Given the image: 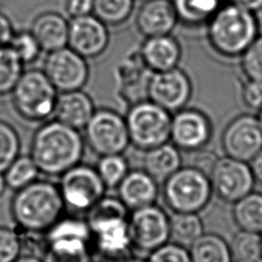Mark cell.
Returning a JSON list of instances; mask_svg holds the SVG:
<instances>
[{
  "mask_svg": "<svg viewBox=\"0 0 262 262\" xmlns=\"http://www.w3.org/2000/svg\"><path fill=\"white\" fill-rule=\"evenodd\" d=\"M85 140L80 131L55 119L45 121L34 133L30 156L40 173L60 176L80 164Z\"/></svg>",
  "mask_w": 262,
  "mask_h": 262,
  "instance_id": "cell-1",
  "label": "cell"
},
{
  "mask_svg": "<svg viewBox=\"0 0 262 262\" xmlns=\"http://www.w3.org/2000/svg\"><path fill=\"white\" fill-rule=\"evenodd\" d=\"M128 217V208L118 196H102L86 213L91 243L102 259L124 262L131 257Z\"/></svg>",
  "mask_w": 262,
  "mask_h": 262,
  "instance_id": "cell-2",
  "label": "cell"
},
{
  "mask_svg": "<svg viewBox=\"0 0 262 262\" xmlns=\"http://www.w3.org/2000/svg\"><path fill=\"white\" fill-rule=\"evenodd\" d=\"M66 209L58 185L36 180L15 190L10 213L15 224L29 233H45L62 216Z\"/></svg>",
  "mask_w": 262,
  "mask_h": 262,
  "instance_id": "cell-3",
  "label": "cell"
},
{
  "mask_svg": "<svg viewBox=\"0 0 262 262\" xmlns=\"http://www.w3.org/2000/svg\"><path fill=\"white\" fill-rule=\"evenodd\" d=\"M259 35L255 12L230 1L223 2L207 23V38L212 49L221 56H241Z\"/></svg>",
  "mask_w": 262,
  "mask_h": 262,
  "instance_id": "cell-4",
  "label": "cell"
},
{
  "mask_svg": "<svg viewBox=\"0 0 262 262\" xmlns=\"http://www.w3.org/2000/svg\"><path fill=\"white\" fill-rule=\"evenodd\" d=\"M212 194L209 176L189 165L181 166L163 182V199L173 213H200Z\"/></svg>",
  "mask_w": 262,
  "mask_h": 262,
  "instance_id": "cell-5",
  "label": "cell"
},
{
  "mask_svg": "<svg viewBox=\"0 0 262 262\" xmlns=\"http://www.w3.org/2000/svg\"><path fill=\"white\" fill-rule=\"evenodd\" d=\"M58 92L42 70L24 71L11 91L13 107L24 120L45 122L53 117Z\"/></svg>",
  "mask_w": 262,
  "mask_h": 262,
  "instance_id": "cell-6",
  "label": "cell"
},
{
  "mask_svg": "<svg viewBox=\"0 0 262 262\" xmlns=\"http://www.w3.org/2000/svg\"><path fill=\"white\" fill-rule=\"evenodd\" d=\"M172 114L149 99L132 103L125 121L130 144L145 151L170 141Z\"/></svg>",
  "mask_w": 262,
  "mask_h": 262,
  "instance_id": "cell-7",
  "label": "cell"
},
{
  "mask_svg": "<svg viewBox=\"0 0 262 262\" xmlns=\"http://www.w3.org/2000/svg\"><path fill=\"white\" fill-rule=\"evenodd\" d=\"M84 131L85 144L99 157L124 154L130 145L125 118L111 108L96 110Z\"/></svg>",
  "mask_w": 262,
  "mask_h": 262,
  "instance_id": "cell-8",
  "label": "cell"
},
{
  "mask_svg": "<svg viewBox=\"0 0 262 262\" xmlns=\"http://www.w3.org/2000/svg\"><path fill=\"white\" fill-rule=\"evenodd\" d=\"M58 188L66 208L86 214L104 195L106 187L95 168L80 163L60 175Z\"/></svg>",
  "mask_w": 262,
  "mask_h": 262,
  "instance_id": "cell-9",
  "label": "cell"
},
{
  "mask_svg": "<svg viewBox=\"0 0 262 262\" xmlns=\"http://www.w3.org/2000/svg\"><path fill=\"white\" fill-rule=\"evenodd\" d=\"M128 225L132 246L140 252L150 253L171 238L170 217L156 204L133 210Z\"/></svg>",
  "mask_w": 262,
  "mask_h": 262,
  "instance_id": "cell-10",
  "label": "cell"
},
{
  "mask_svg": "<svg viewBox=\"0 0 262 262\" xmlns=\"http://www.w3.org/2000/svg\"><path fill=\"white\" fill-rule=\"evenodd\" d=\"M42 71L57 92L82 89L89 79L87 59L69 46L48 52Z\"/></svg>",
  "mask_w": 262,
  "mask_h": 262,
  "instance_id": "cell-11",
  "label": "cell"
},
{
  "mask_svg": "<svg viewBox=\"0 0 262 262\" xmlns=\"http://www.w3.org/2000/svg\"><path fill=\"white\" fill-rule=\"evenodd\" d=\"M209 178L213 193L229 204L253 191L256 182L249 163L227 156L218 159Z\"/></svg>",
  "mask_w": 262,
  "mask_h": 262,
  "instance_id": "cell-12",
  "label": "cell"
},
{
  "mask_svg": "<svg viewBox=\"0 0 262 262\" xmlns=\"http://www.w3.org/2000/svg\"><path fill=\"white\" fill-rule=\"evenodd\" d=\"M221 145L225 156L249 163L262 148V128L258 118L243 114L224 128Z\"/></svg>",
  "mask_w": 262,
  "mask_h": 262,
  "instance_id": "cell-13",
  "label": "cell"
},
{
  "mask_svg": "<svg viewBox=\"0 0 262 262\" xmlns=\"http://www.w3.org/2000/svg\"><path fill=\"white\" fill-rule=\"evenodd\" d=\"M192 94V83L180 68L152 73L147 85V99L171 114L186 106Z\"/></svg>",
  "mask_w": 262,
  "mask_h": 262,
  "instance_id": "cell-14",
  "label": "cell"
},
{
  "mask_svg": "<svg viewBox=\"0 0 262 262\" xmlns=\"http://www.w3.org/2000/svg\"><path fill=\"white\" fill-rule=\"evenodd\" d=\"M212 134V122L201 110L183 107L172 114L170 140L180 150L192 152L204 148Z\"/></svg>",
  "mask_w": 262,
  "mask_h": 262,
  "instance_id": "cell-15",
  "label": "cell"
},
{
  "mask_svg": "<svg viewBox=\"0 0 262 262\" xmlns=\"http://www.w3.org/2000/svg\"><path fill=\"white\" fill-rule=\"evenodd\" d=\"M107 26L94 14L71 18L68 46L86 59L100 56L108 46Z\"/></svg>",
  "mask_w": 262,
  "mask_h": 262,
  "instance_id": "cell-16",
  "label": "cell"
},
{
  "mask_svg": "<svg viewBox=\"0 0 262 262\" xmlns=\"http://www.w3.org/2000/svg\"><path fill=\"white\" fill-rule=\"evenodd\" d=\"M136 28L144 37L169 35L178 24L171 0H145L136 14Z\"/></svg>",
  "mask_w": 262,
  "mask_h": 262,
  "instance_id": "cell-17",
  "label": "cell"
},
{
  "mask_svg": "<svg viewBox=\"0 0 262 262\" xmlns=\"http://www.w3.org/2000/svg\"><path fill=\"white\" fill-rule=\"evenodd\" d=\"M118 198L128 208L136 210L156 204L159 182L144 169L130 170L117 186Z\"/></svg>",
  "mask_w": 262,
  "mask_h": 262,
  "instance_id": "cell-18",
  "label": "cell"
},
{
  "mask_svg": "<svg viewBox=\"0 0 262 262\" xmlns=\"http://www.w3.org/2000/svg\"><path fill=\"white\" fill-rule=\"evenodd\" d=\"M144 66L151 73L172 70L178 67L181 58V46L171 34L145 38L139 49Z\"/></svg>",
  "mask_w": 262,
  "mask_h": 262,
  "instance_id": "cell-19",
  "label": "cell"
},
{
  "mask_svg": "<svg viewBox=\"0 0 262 262\" xmlns=\"http://www.w3.org/2000/svg\"><path fill=\"white\" fill-rule=\"evenodd\" d=\"M95 111L94 102L89 94L79 89L59 92L53 117L55 120L80 131L85 128Z\"/></svg>",
  "mask_w": 262,
  "mask_h": 262,
  "instance_id": "cell-20",
  "label": "cell"
},
{
  "mask_svg": "<svg viewBox=\"0 0 262 262\" xmlns=\"http://www.w3.org/2000/svg\"><path fill=\"white\" fill-rule=\"evenodd\" d=\"M30 31L46 53L68 46L69 21L57 12L40 13L33 19Z\"/></svg>",
  "mask_w": 262,
  "mask_h": 262,
  "instance_id": "cell-21",
  "label": "cell"
},
{
  "mask_svg": "<svg viewBox=\"0 0 262 262\" xmlns=\"http://www.w3.org/2000/svg\"><path fill=\"white\" fill-rule=\"evenodd\" d=\"M182 166L180 149L166 142L144 151L143 169L158 182H164Z\"/></svg>",
  "mask_w": 262,
  "mask_h": 262,
  "instance_id": "cell-22",
  "label": "cell"
},
{
  "mask_svg": "<svg viewBox=\"0 0 262 262\" xmlns=\"http://www.w3.org/2000/svg\"><path fill=\"white\" fill-rule=\"evenodd\" d=\"M191 262H232L229 244L219 234L203 233L189 246Z\"/></svg>",
  "mask_w": 262,
  "mask_h": 262,
  "instance_id": "cell-23",
  "label": "cell"
},
{
  "mask_svg": "<svg viewBox=\"0 0 262 262\" xmlns=\"http://www.w3.org/2000/svg\"><path fill=\"white\" fill-rule=\"evenodd\" d=\"M178 23L187 27L207 25L224 0H171Z\"/></svg>",
  "mask_w": 262,
  "mask_h": 262,
  "instance_id": "cell-24",
  "label": "cell"
},
{
  "mask_svg": "<svg viewBox=\"0 0 262 262\" xmlns=\"http://www.w3.org/2000/svg\"><path fill=\"white\" fill-rule=\"evenodd\" d=\"M232 218L239 230L262 233V193L251 191L235 203Z\"/></svg>",
  "mask_w": 262,
  "mask_h": 262,
  "instance_id": "cell-25",
  "label": "cell"
},
{
  "mask_svg": "<svg viewBox=\"0 0 262 262\" xmlns=\"http://www.w3.org/2000/svg\"><path fill=\"white\" fill-rule=\"evenodd\" d=\"M170 233L175 243L190 246L204 233V223L199 213H174L170 217Z\"/></svg>",
  "mask_w": 262,
  "mask_h": 262,
  "instance_id": "cell-26",
  "label": "cell"
},
{
  "mask_svg": "<svg viewBox=\"0 0 262 262\" xmlns=\"http://www.w3.org/2000/svg\"><path fill=\"white\" fill-rule=\"evenodd\" d=\"M40 171L30 155H19L3 172L6 186L17 190L36 181Z\"/></svg>",
  "mask_w": 262,
  "mask_h": 262,
  "instance_id": "cell-27",
  "label": "cell"
},
{
  "mask_svg": "<svg viewBox=\"0 0 262 262\" xmlns=\"http://www.w3.org/2000/svg\"><path fill=\"white\" fill-rule=\"evenodd\" d=\"M135 0H94L93 13L106 26H119L131 16Z\"/></svg>",
  "mask_w": 262,
  "mask_h": 262,
  "instance_id": "cell-28",
  "label": "cell"
},
{
  "mask_svg": "<svg viewBox=\"0 0 262 262\" xmlns=\"http://www.w3.org/2000/svg\"><path fill=\"white\" fill-rule=\"evenodd\" d=\"M230 251L233 261L258 262L262 259L261 234L239 230L232 238Z\"/></svg>",
  "mask_w": 262,
  "mask_h": 262,
  "instance_id": "cell-29",
  "label": "cell"
},
{
  "mask_svg": "<svg viewBox=\"0 0 262 262\" xmlns=\"http://www.w3.org/2000/svg\"><path fill=\"white\" fill-rule=\"evenodd\" d=\"M106 188H115L130 171L127 159L123 154L99 157L95 167Z\"/></svg>",
  "mask_w": 262,
  "mask_h": 262,
  "instance_id": "cell-30",
  "label": "cell"
},
{
  "mask_svg": "<svg viewBox=\"0 0 262 262\" xmlns=\"http://www.w3.org/2000/svg\"><path fill=\"white\" fill-rule=\"evenodd\" d=\"M24 73V63L9 46L0 47V96L11 93Z\"/></svg>",
  "mask_w": 262,
  "mask_h": 262,
  "instance_id": "cell-31",
  "label": "cell"
},
{
  "mask_svg": "<svg viewBox=\"0 0 262 262\" xmlns=\"http://www.w3.org/2000/svg\"><path fill=\"white\" fill-rule=\"evenodd\" d=\"M21 141L15 128L0 120V172L3 173L20 155Z\"/></svg>",
  "mask_w": 262,
  "mask_h": 262,
  "instance_id": "cell-32",
  "label": "cell"
},
{
  "mask_svg": "<svg viewBox=\"0 0 262 262\" xmlns=\"http://www.w3.org/2000/svg\"><path fill=\"white\" fill-rule=\"evenodd\" d=\"M8 46L24 64L34 62L42 51L38 41L30 30L14 33Z\"/></svg>",
  "mask_w": 262,
  "mask_h": 262,
  "instance_id": "cell-33",
  "label": "cell"
},
{
  "mask_svg": "<svg viewBox=\"0 0 262 262\" xmlns=\"http://www.w3.org/2000/svg\"><path fill=\"white\" fill-rule=\"evenodd\" d=\"M241 57V67L247 78L262 81V35L256 37Z\"/></svg>",
  "mask_w": 262,
  "mask_h": 262,
  "instance_id": "cell-34",
  "label": "cell"
},
{
  "mask_svg": "<svg viewBox=\"0 0 262 262\" xmlns=\"http://www.w3.org/2000/svg\"><path fill=\"white\" fill-rule=\"evenodd\" d=\"M20 235L11 227L0 225V262H14L21 253Z\"/></svg>",
  "mask_w": 262,
  "mask_h": 262,
  "instance_id": "cell-35",
  "label": "cell"
},
{
  "mask_svg": "<svg viewBox=\"0 0 262 262\" xmlns=\"http://www.w3.org/2000/svg\"><path fill=\"white\" fill-rule=\"evenodd\" d=\"M148 262H191L189 251L177 243H167L149 253Z\"/></svg>",
  "mask_w": 262,
  "mask_h": 262,
  "instance_id": "cell-36",
  "label": "cell"
},
{
  "mask_svg": "<svg viewBox=\"0 0 262 262\" xmlns=\"http://www.w3.org/2000/svg\"><path fill=\"white\" fill-rule=\"evenodd\" d=\"M43 262H91L90 251L45 247Z\"/></svg>",
  "mask_w": 262,
  "mask_h": 262,
  "instance_id": "cell-37",
  "label": "cell"
},
{
  "mask_svg": "<svg viewBox=\"0 0 262 262\" xmlns=\"http://www.w3.org/2000/svg\"><path fill=\"white\" fill-rule=\"evenodd\" d=\"M242 100L248 108L256 112L261 111L262 81L248 79V81L242 87Z\"/></svg>",
  "mask_w": 262,
  "mask_h": 262,
  "instance_id": "cell-38",
  "label": "cell"
},
{
  "mask_svg": "<svg viewBox=\"0 0 262 262\" xmlns=\"http://www.w3.org/2000/svg\"><path fill=\"white\" fill-rule=\"evenodd\" d=\"M193 158H192V164L189 166H192L200 171L204 172L209 176L210 172L214 168L216 162L218 161L219 157L212 150H208L205 148H201L199 150L192 151Z\"/></svg>",
  "mask_w": 262,
  "mask_h": 262,
  "instance_id": "cell-39",
  "label": "cell"
},
{
  "mask_svg": "<svg viewBox=\"0 0 262 262\" xmlns=\"http://www.w3.org/2000/svg\"><path fill=\"white\" fill-rule=\"evenodd\" d=\"M94 0H67L66 11L72 17H80L93 13Z\"/></svg>",
  "mask_w": 262,
  "mask_h": 262,
  "instance_id": "cell-40",
  "label": "cell"
},
{
  "mask_svg": "<svg viewBox=\"0 0 262 262\" xmlns=\"http://www.w3.org/2000/svg\"><path fill=\"white\" fill-rule=\"evenodd\" d=\"M14 33L11 20L4 13L0 12V47L8 46Z\"/></svg>",
  "mask_w": 262,
  "mask_h": 262,
  "instance_id": "cell-41",
  "label": "cell"
},
{
  "mask_svg": "<svg viewBox=\"0 0 262 262\" xmlns=\"http://www.w3.org/2000/svg\"><path fill=\"white\" fill-rule=\"evenodd\" d=\"M255 181L262 185V148L261 150L249 162Z\"/></svg>",
  "mask_w": 262,
  "mask_h": 262,
  "instance_id": "cell-42",
  "label": "cell"
},
{
  "mask_svg": "<svg viewBox=\"0 0 262 262\" xmlns=\"http://www.w3.org/2000/svg\"><path fill=\"white\" fill-rule=\"evenodd\" d=\"M234 4H237L244 8H247L253 12L262 10V0H228Z\"/></svg>",
  "mask_w": 262,
  "mask_h": 262,
  "instance_id": "cell-43",
  "label": "cell"
},
{
  "mask_svg": "<svg viewBox=\"0 0 262 262\" xmlns=\"http://www.w3.org/2000/svg\"><path fill=\"white\" fill-rule=\"evenodd\" d=\"M14 262H43L35 255H20Z\"/></svg>",
  "mask_w": 262,
  "mask_h": 262,
  "instance_id": "cell-44",
  "label": "cell"
},
{
  "mask_svg": "<svg viewBox=\"0 0 262 262\" xmlns=\"http://www.w3.org/2000/svg\"><path fill=\"white\" fill-rule=\"evenodd\" d=\"M6 182H5V179H4V175L3 173L0 172V196L4 193L5 189H6Z\"/></svg>",
  "mask_w": 262,
  "mask_h": 262,
  "instance_id": "cell-45",
  "label": "cell"
},
{
  "mask_svg": "<svg viewBox=\"0 0 262 262\" xmlns=\"http://www.w3.org/2000/svg\"><path fill=\"white\" fill-rule=\"evenodd\" d=\"M124 262H148L147 259H142V258H132L129 257L128 259H126Z\"/></svg>",
  "mask_w": 262,
  "mask_h": 262,
  "instance_id": "cell-46",
  "label": "cell"
},
{
  "mask_svg": "<svg viewBox=\"0 0 262 262\" xmlns=\"http://www.w3.org/2000/svg\"><path fill=\"white\" fill-rule=\"evenodd\" d=\"M257 118H258V121H259L260 126H261V128H262V110L258 112V116H257Z\"/></svg>",
  "mask_w": 262,
  "mask_h": 262,
  "instance_id": "cell-47",
  "label": "cell"
},
{
  "mask_svg": "<svg viewBox=\"0 0 262 262\" xmlns=\"http://www.w3.org/2000/svg\"><path fill=\"white\" fill-rule=\"evenodd\" d=\"M261 241H262V233H261ZM262 260V259H261Z\"/></svg>",
  "mask_w": 262,
  "mask_h": 262,
  "instance_id": "cell-48",
  "label": "cell"
},
{
  "mask_svg": "<svg viewBox=\"0 0 262 262\" xmlns=\"http://www.w3.org/2000/svg\"><path fill=\"white\" fill-rule=\"evenodd\" d=\"M233 262H238V261H233Z\"/></svg>",
  "mask_w": 262,
  "mask_h": 262,
  "instance_id": "cell-49",
  "label": "cell"
},
{
  "mask_svg": "<svg viewBox=\"0 0 262 262\" xmlns=\"http://www.w3.org/2000/svg\"><path fill=\"white\" fill-rule=\"evenodd\" d=\"M141 1H145V0H141Z\"/></svg>",
  "mask_w": 262,
  "mask_h": 262,
  "instance_id": "cell-50",
  "label": "cell"
}]
</instances>
